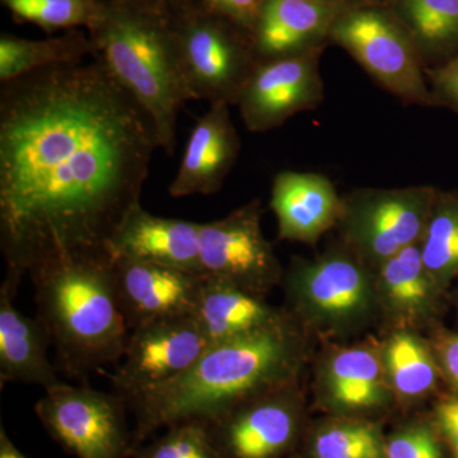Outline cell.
Returning a JSON list of instances; mask_svg holds the SVG:
<instances>
[{"label": "cell", "instance_id": "8", "mask_svg": "<svg viewBox=\"0 0 458 458\" xmlns=\"http://www.w3.org/2000/svg\"><path fill=\"white\" fill-rule=\"evenodd\" d=\"M438 192L427 186L360 190L344 201L342 219L358 254L381 265L420 243Z\"/></svg>", "mask_w": 458, "mask_h": 458}, {"label": "cell", "instance_id": "34", "mask_svg": "<svg viewBox=\"0 0 458 458\" xmlns=\"http://www.w3.org/2000/svg\"><path fill=\"white\" fill-rule=\"evenodd\" d=\"M439 426L458 452V399L443 401L437 409Z\"/></svg>", "mask_w": 458, "mask_h": 458}, {"label": "cell", "instance_id": "30", "mask_svg": "<svg viewBox=\"0 0 458 458\" xmlns=\"http://www.w3.org/2000/svg\"><path fill=\"white\" fill-rule=\"evenodd\" d=\"M386 458H442L432 432L424 427L403 430L385 445Z\"/></svg>", "mask_w": 458, "mask_h": 458}, {"label": "cell", "instance_id": "4", "mask_svg": "<svg viewBox=\"0 0 458 458\" xmlns=\"http://www.w3.org/2000/svg\"><path fill=\"white\" fill-rule=\"evenodd\" d=\"M113 256H82L32 271L38 318L63 369L86 377L122 360L129 327L120 309Z\"/></svg>", "mask_w": 458, "mask_h": 458}, {"label": "cell", "instance_id": "37", "mask_svg": "<svg viewBox=\"0 0 458 458\" xmlns=\"http://www.w3.org/2000/svg\"><path fill=\"white\" fill-rule=\"evenodd\" d=\"M155 2H162L168 3V4H174V3L179 2V0H155Z\"/></svg>", "mask_w": 458, "mask_h": 458}, {"label": "cell", "instance_id": "9", "mask_svg": "<svg viewBox=\"0 0 458 458\" xmlns=\"http://www.w3.org/2000/svg\"><path fill=\"white\" fill-rule=\"evenodd\" d=\"M209 343L194 315L153 319L131 330L111 381L126 403L179 378Z\"/></svg>", "mask_w": 458, "mask_h": 458}, {"label": "cell", "instance_id": "29", "mask_svg": "<svg viewBox=\"0 0 458 458\" xmlns=\"http://www.w3.org/2000/svg\"><path fill=\"white\" fill-rule=\"evenodd\" d=\"M137 458H221L205 421L186 420L137 452Z\"/></svg>", "mask_w": 458, "mask_h": 458}, {"label": "cell", "instance_id": "24", "mask_svg": "<svg viewBox=\"0 0 458 458\" xmlns=\"http://www.w3.org/2000/svg\"><path fill=\"white\" fill-rule=\"evenodd\" d=\"M390 9L417 42L423 59L458 49V0H391Z\"/></svg>", "mask_w": 458, "mask_h": 458}, {"label": "cell", "instance_id": "3", "mask_svg": "<svg viewBox=\"0 0 458 458\" xmlns=\"http://www.w3.org/2000/svg\"><path fill=\"white\" fill-rule=\"evenodd\" d=\"M92 59L155 123L159 148L174 155L181 108L190 101L172 4L155 0H105L89 30Z\"/></svg>", "mask_w": 458, "mask_h": 458}, {"label": "cell", "instance_id": "18", "mask_svg": "<svg viewBox=\"0 0 458 458\" xmlns=\"http://www.w3.org/2000/svg\"><path fill=\"white\" fill-rule=\"evenodd\" d=\"M271 209L278 219L279 238L313 243L344 212L333 183L312 172H280L271 188Z\"/></svg>", "mask_w": 458, "mask_h": 458}, {"label": "cell", "instance_id": "5", "mask_svg": "<svg viewBox=\"0 0 458 458\" xmlns=\"http://www.w3.org/2000/svg\"><path fill=\"white\" fill-rule=\"evenodd\" d=\"M172 14L190 101L237 105L260 62L251 35L200 0H179L172 4Z\"/></svg>", "mask_w": 458, "mask_h": 458}, {"label": "cell", "instance_id": "22", "mask_svg": "<svg viewBox=\"0 0 458 458\" xmlns=\"http://www.w3.org/2000/svg\"><path fill=\"white\" fill-rule=\"evenodd\" d=\"M327 388L330 399L342 409L373 408L387 399L381 363L367 349L337 352L327 366Z\"/></svg>", "mask_w": 458, "mask_h": 458}, {"label": "cell", "instance_id": "16", "mask_svg": "<svg viewBox=\"0 0 458 458\" xmlns=\"http://www.w3.org/2000/svg\"><path fill=\"white\" fill-rule=\"evenodd\" d=\"M228 107L225 102L212 104L197 120L168 189L172 198L212 195L221 190L241 148Z\"/></svg>", "mask_w": 458, "mask_h": 458}, {"label": "cell", "instance_id": "11", "mask_svg": "<svg viewBox=\"0 0 458 458\" xmlns=\"http://www.w3.org/2000/svg\"><path fill=\"white\" fill-rule=\"evenodd\" d=\"M322 50L324 47H318L259 62L237 102L250 131H269L293 114L321 104L324 83L318 62Z\"/></svg>", "mask_w": 458, "mask_h": 458}, {"label": "cell", "instance_id": "31", "mask_svg": "<svg viewBox=\"0 0 458 458\" xmlns=\"http://www.w3.org/2000/svg\"><path fill=\"white\" fill-rule=\"evenodd\" d=\"M205 7L251 35L267 0H200Z\"/></svg>", "mask_w": 458, "mask_h": 458}, {"label": "cell", "instance_id": "14", "mask_svg": "<svg viewBox=\"0 0 458 458\" xmlns=\"http://www.w3.org/2000/svg\"><path fill=\"white\" fill-rule=\"evenodd\" d=\"M276 390L238 403L208 421L221 458H278L291 445L297 427L293 403Z\"/></svg>", "mask_w": 458, "mask_h": 458}, {"label": "cell", "instance_id": "7", "mask_svg": "<svg viewBox=\"0 0 458 458\" xmlns=\"http://www.w3.org/2000/svg\"><path fill=\"white\" fill-rule=\"evenodd\" d=\"M126 400L89 386L57 384L45 390L35 412L47 433L78 458H125L135 454L125 421Z\"/></svg>", "mask_w": 458, "mask_h": 458}, {"label": "cell", "instance_id": "1", "mask_svg": "<svg viewBox=\"0 0 458 458\" xmlns=\"http://www.w3.org/2000/svg\"><path fill=\"white\" fill-rule=\"evenodd\" d=\"M159 148L152 117L92 59L0 89V247L9 284L108 242L140 203Z\"/></svg>", "mask_w": 458, "mask_h": 458}, {"label": "cell", "instance_id": "19", "mask_svg": "<svg viewBox=\"0 0 458 458\" xmlns=\"http://www.w3.org/2000/svg\"><path fill=\"white\" fill-rule=\"evenodd\" d=\"M16 289L7 282L0 288V385L8 382L40 385L45 390L60 384L47 358L49 334L38 318L13 306Z\"/></svg>", "mask_w": 458, "mask_h": 458}, {"label": "cell", "instance_id": "28", "mask_svg": "<svg viewBox=\"0 0 458 458\" xmlns=\"http://www.w3.org/2000/svg\"><path fill=\"white\" fill-rule=\"evenodd\" d=\"M313 454L316 458H386L375 428L360 423L325 428L316 437Z\"/></svg>", "mask_w": 458, "mask_h": 458}, {"label": "cell", "instance_id": "38", "mask_svg": "<svg viewBox=\"0 0 458 458\" xmlns=\"http://www.w3.org/2000/svg\"><path fill=\"white\" fill-rule=\"evenodd\" d=\"M456 458H458V452H457V456H456Z\"/></svg>", "mask_w": 458, "mask_h": 458}, {"label": "cell", "instance_id": "33", "mask_svg": "<svg viewBox=\"0 0 458 458\" xmlns=\"http://www.w3.org/2000/svg\"><path fill=\"white\" fill-rule=\"evenodd\" d=\"M443 369L458 390V335L445 337L438 345Z\"/></svg>", "mask_w": 458, "mask_h": 458}, {"label": "cell", "instance_id": "10", "mask_svg": "<svg viewBox=\"0 0 458 458\" xmlns=\"http://www.w3.org/2000/svg\"><path fill=\"white\" fill-rule=\"evenodd\" d=\"M261 203L238 208L219 221L200 225L199 249L204 276L262 294L278 283L282 269L261 229Z\"/></svg>", "mask_w": 458, "mask_h": 458}, {"label": "cell", "instance_id": "13", "mask_svg": "<svg viewBox=\"0 0 458 458\" xmlns=\"http://www.w3.org/2000/svg\"><path fill=\"white\" fill-rule=\"evenodd\" d=\"M289 286L298 307L322 324H351L372 306L369 274L345 255H327L312 264L298 265Z\"/></svg>", "mask_w": 458, "mask_h": 458}, {"label": "cell", "instance_id": "27", "mask_svg": "<svg viewBox=\"0 0 458 458\" xmlns=\"http://www.w3.org/2000/svg\"><path fill=\"white\" fill-rule=\"evenodd\" d=\"M17 22L33 23L45 32L92 29L101 18L105 0H0Z\"/></svg>", "mask_w": 458, "mask_h": 458}, {"label": "cell", "instance_id": "12", "mask_svg": "<svg viewBox=\"0 0 458 458\" xmlns=\"http://www.w3.org/2000/svg\"><path fill=\"white\" fill-rule=\"evenodd\" d=\"M114 280L120 309L132 330L153 319L195 315L204 274L114 259Z\"/></svg>", "mask_w": 458, "mask_h": 458}, {"label": "cell", "instance_id": "23", "mask_svg": "<svg viewBox=\"0 0 458 458\" xmlns=\"http://www.w3.org/2000/svg\"><path fill=\"white\" fill-rule=\"evenodd\" d=\"M378 282L386 302L400 315L418 318L432 309L437 283L421 259L420 243L382 262Z\"/></svg>", "mask_w": 458, "mask_h": 458}, {"label": "cell", "instance_id": "36", "mask_svg": "<svg viewBox=\"0 0 458 458\" xmlns=\"http://www.w3.org/2000/svg\"><path fill=\"white\" fill-rule=\"evenodd\" d=\"M324 3H336V4H352V3L369 2V0H318Z\"/></svg>", "mask_w": 458, "mask_h": 458}, {"label": "cell", "instance_id": "35", "mask_svg": "<svg viewBox=\"0 0 458 458\" xmlns=\"http://www.w3.org/2000/svg\"><path fill=\"white\" fill-rule=\"evenodd\" d=\"M0 458H27L14 447L13 443L8 438L4 428L0 429Z\"/></svg>", "mask_w": 458, "mask_h": 458}, {"label": "cell", "instance_id": "25", "mask_svg": "<svg viewBox=\"0 0 458 458\" xmlns=\"http://www.w3.org/2000/svg\"><path fill=\"white\" fill-rule=\"evenodd\" d=\"M384 357L388 382L401 396L426 394L438 381V369L429 349L411 334H394L386 345Z\"/></svg>", "mask_w": 458, "mask_h": 458}, {"label": "cell", "instance_id": "26", "mask_svg": "<svg viewBox=\"0 0 458 458\" xmlns=\"http://www.w3.org/2000/svg\"><path fill=\"white\" fill-rule=\"evenodd\" d=\"M420 251L428 273L437 284L458 276L457 199L438 194L420 241Z\"/></svg>", "mask_w": 458, "mask_h": 458}, {"label": "cell", "instance_id": "21", "mask_svg": "<svg viewBox=\"0 0 458 458\" xmlns=\"http://www.w3.org/2000/svg\"><path fill=\"white\" fill-rule=\"evenodd\" d=\"M93 44L89 35L81 30H71L60 38L47 40H27L3 33L0 36V81L2 83L23 75L50 68L75 64L92 56Z\"/></svg>", "mask_w": 458, "mask_h": 458}, {"label": "cell", "instance_id": "17", "mask_svg": "<svg viewBox=\"0 0 458 458\" xmlns=\"http://www.w3.org/2000/svg\"><path fill=\"white\" fill-rule=\"evenodd\" d=\"M346 5L318 0H267L251 32L256 55L259 60H269L324 47Z\"/></svg>", "mask_w": 458, "mask_h": 458}, {"label": "cell", "instance_id": "32", "mask_svg": "<svg viewBox=\"0 0 458 458\" xmlns=\"http://www.w3.org/2000/svg\"><path fill=\"white\" fill-rule=\"evenodd\" d=\"M428 74L436 102H441L458 113V55Z\"/></svg>", "mask_w": 458, "mask_h": 458}, {"label": "cell", "instance_id": "2", "mask_svg": "<svg viewBox=\"0 0 458 458\" xmlns=\"http://www.w3.org/2000/svg\"><path fill=\"white\" fill-rule=\"evenodd\" d=\"M297 346L285 318L208 346L188 372L131 401L135 454L138 443L159 428L186 420L208 423L243 401L283 387L297 364Z\"/></svg>", "mask_w": 458, "mask_h": 458}, {"label": "cell", "instance_id": "15", "mask_svg": "<svg viewBox=\"0 0 458 458\" xmlns=\"http://www.w3.org/2000/svg\"><path fill=\"white\" fill-rule=\"evenodd\" d=\"M199 233L200 223L153 216L138 203L114 229L108 250L114 259L153 262L203 274Z\"/></svg>", "mask_w": 458, "mask_h": 458}, {"label": "cell", "instance_id": "6", "mask_svg": "<svg viewBox=\"0 0 458 458\" xmlns=\"http://www.w3.org/2000/svg\"><path fill=\"white\" fill-rule=\"evenodd\" d=\"M330 40L401 101L423 106L436 104L417 42L390 8L370 0L346 5L331 29Z\"/></svg>", "mask_w": 458, "mask_h": 458}, {"label": "cell", "instance_id": "20", "mask_svg": "<svg viewBox=\"0 0 458 458\" xmlns=\"http://www.w3.org/2000/svg\"><path fill=\"white\" fill-rule=\"evenodd\" d=\"M195 318L209 345L227 342L284 319L261 295L233 283L204 276Z\"/></svg>", "mask_w": 458, "mask_h": 458}]
</instances>
